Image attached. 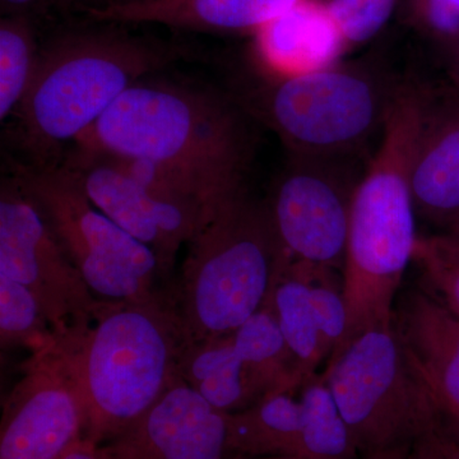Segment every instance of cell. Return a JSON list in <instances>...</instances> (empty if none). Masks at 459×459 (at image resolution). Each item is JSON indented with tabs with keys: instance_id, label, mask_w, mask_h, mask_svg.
Returning <instances> with one entry per match:
<instances>
[{
	"instance_id": "8",
	"label": "cell",
	"mask_w": 459,
	"mask_h": 459,
	"mask_svg": "<svg viewBox=\"0 0 459 459\" xmlns=\"http://www.w3.org/2000/svg\"><path fill=\"white\" fill-rule=\"evenodd\" d=\"M400 87L367 68L334 65L295 77L265 75L246 98H234L279 135L289 153L351 157L383 132Z\"/></svg>"
},
{
	"instance_id": "4",
	"label": "cell",
	"mask_w": 459,
	"mask_h": 459,
	"mask_svg": "<svg viewBox=\"0 0 459 459\" xmlns=\"http://www.w3.org/2000/svg\"><path fill=\"white\" fill-rule=\"evenodd\" d=\"M86 409V437L107 444L179 377L186 347L171 291L144 301L102 300L81 333L57 340Z\"/></svg>"
},
{
	"instance_id": "31",
	"label": "cell",
	"mask_w": 459,
	"mask_h": 459,
	"mask_svg": "<svg viewBox=\"0 0 459 459\" xmlns=\"http://www.w3.org/2000/svg\"><path fill=\"white\" fill-rule=\"evenodd\" d=\"M133 2H142V0H99L98 4H120V3H133ZM96 5H92V7H96Z\"/></svg>"
},
{
	"instance_id": "3",
	"label": "cell",
	"mask_w": 459,
	"mask_h": 459,
	"mask_svg": "<svg viewBox=\"0 0 459 459\" xmlns=\"http://www.w3.org/2000/svg\"><path fill=\"white\" fill-rule=\"evenodd\" d=\"M424 102V91L401 87L373 161L355 190L342 268L347 328L337 351L368 329L394 325L395 301L419 238L410 171Z\"/></svg>"
},
{
	"instance_id": "17",
	"label": "cell",
	"mask_w": 459,
	"mask_h": 459,
	"mask_svg": "<svg viewBox=\"0 0 459 459\" xmlns=\"http://www.w3.org/2000/svg\"><path fill=\"white\" fill-rule=\"evenodd\" d=\"M305 0H142L81 9L82 20L193 32H256Z\"/></svg>"
},
{
	"instance_id": "34",
	"label": "cell",
	"mask_w": 459,
	"mask_h": 459,
	"mask_svg": "<svg viewBox=\"0 0 459 459\" xmlns=\"http://www.w3.org/2000/svg\"><path fill=\"white\" fill-rule=\"evenodd\" d=\"M455 80H457L458 91H459V60H458L457 68H455Z\"/></svg>"
},
{
	"instance_id": "7",
	"label": "cell",
	"mask_w": 459,
	"mask_h": 459,
	"mask_svg": "<svg viewBox=\"0 0 459 459\" xmlns=\"http://www.w3.org/2000/svg\"><path fill=\"white\" fill-rule=\"evenodd\" d=\"M3 166L38 205L99 299L144 301L171 291L155 253L100 211L65 162H30L7 156Z\"/></svg>"
},
{
	"instance_id": "28",
	"label": "cell",
	"mask_w": 459,
	"mask_h": 459,
	"mask_svg": "<svg viewBox=\"0 0 459 459\" xmlns=\"http://www.w3.org/2000/svg\"><path fill=\"white\" fill-rule=\"evenodd\" d=\"M59 459H107L104 446L83 437L68 449Z\"/></svg>"
},
{
	"instance_id": "9",
	"label": "cell",
	"mask_w": 459,
	"mask_h": 459,
	"mask_svg": "<svg viewBox=\"0 0 459 459\" xmlns=\"http://www.w3.org/2000/svg\"><path fill=\"white\" fill-rule=\"evenodd\" d=\"M0 273L35 295L57 340L89 327L102 303L66 255L38 205L5 169L0 184Z\"/></svg>"
},
{
	"instance_id": "11",
	"label": "cell",
	"mask_w": 459,
	"mask_h": 459,
	"mask_svg": "<svg viewBox=\"0 0 459 459\" xmlns=\"http://www.w3.org/2000/svg\"><path fill=\"white\" fill-rule=\"evenodd\" d=\"M232 458L360 459L322 374L229 415Z\"/></svg>"
},
{
	"instance_id": "18",
	"label": "cell",
	"mask_w": 459,
	"mask_h": 459,
	"mask_svg": "<svg viewBox=\"0 0 459 459\" xmlns=\"http://www.w3.org/2000/svg\"><path fill=\"white\" fill-rule=\"evenodd\" d=\"M179 376L226 413L249 409L277 392L294 391L285 379L247 355L231 332L186 343Z\"/></svg>"
},
{
	"instance_id": "26",
	"label": "cell",
	"mask_w": 459,
	"mask_h": 459,
	"mask_svg": "<svg viewBox=\"0 0 459 459\" xmlns=\"http://www.w3.org/2000/svg\"><path fill=\"white\" fill-rule=\"evenodd\" d=\"M427 16L437 31L453 35L459 31V0H427Z\"/></svg>"
},
{
	"instance_id": "33",
	"label": "cell",
	"mask_w": 459,
	"mask_h": 459,
	"mask_svg": "<svg viewBox=\"0 0 459 459\" xmlns=\"http://www.w3.org/2000/svg\"><path fill=\"white\" fill-rule=\"evenodd\" d=\"M244 459H307L301 457H262V458H244Z\"/></svg>"
},
{
	"instance_id": "22",
	"label": "cell",
	"mask_w": 459,
	"mask_h": 459,
	"mask_svg": "<svg viewBox=\"0 0 459 459\" xmlns=\"http://www.w3.org/2000/svg\"><path fill=\"white\" fill-rule=\"evenodd\" d=\"M57 338L35 295L18 281L0 273V343L40 351Z\"/></svg>"
},
{
	"instance_id": "32",
	"label": "cell",
	"mask_w": 459,
	"mask_h": 459,
	"mask_svg": "<svg viewBox=\"0 0 459 459\" xmlns=\"http://www.w3.org/2000/svg\"><path fill=\"white\" fill-rule=\"evenodd\" d=\"M446 237L451 238L452 243L459 249V235H446Z\"/></svg>"
},
{
	"instance_id": "25",
	"label": "cell",
	"mask_w": 459,
	"mask_h": 459,
	"mask_svg": "<svg viewBox=\"0 0 459 459\" xmlns=\"http://www.w3.org/2000/svg\"><path fill=\"white\" fill-rule=\"evenodd\" d=\"M72 8L77 11V0H0L2 16L22 14L36 21L51 12H65Z\"/></svg>"
},
{
	"instance_id": "10",
	"label": "cell",
	"mask_w": 459,
	"mask_h": 459,
	"mask_svg": "<svg viewBox=\"0 0 459 459\" xmlns=\"http://www.w3.org/2000/svg\"><path fill=\"white\" fill-rule=\"evenodd\" d=\"M359 181L350 157L289 153L265 202L290 261L342 273Z\"/></svg>"
},
{
	"instance_id": "12",
	"label": "cell",
	"mask_w": 459,
	"mask_h": 459,
	"mask_svg": "<svg viewBox=\"0 0 459 459\" xmlns=\"http://www.w3.org/2000/svg\"><path fill=\"white\" fill-rule=\"evenodd\" d=\"M7 395L0 459H59L86 437V409L74 368L59 341L32 352Z\"/></svg>"
},
{
	"instance_id": "29",
	"label": "cell",
	"mask_w": 459,
	"mask_h": 459,
	"mask_svg": "<svg viewBox=\"0 0 459 459\" xmlns=\"http://www.w3.org/2000/svg\"><path fill=\"white\" fill-rule=\"evenodd\" d=\"M407 459H449L444 451L439 435H429L412 449Z\"/></svg>"
},
{
	"instance_id": "24",
	"label": "cell",
	"mask_w": 459,
	"mask_h": 459,
	"mask_svg": "<svg viewBox=\"0 0 459 459\" xmlns=\"http://www.w3.org/2000/svg\"><path fill=\"white\" fill-rule=\"evenodd\" d=\"M395 0H329L325 7L344 44L373 39L394 13Z\"/></svg>"
},
{
	"instance_id": "16",
	"label": "cell",
	"mask_w": 459,
	"mask_h": 459,
	"mask_svg": "<svg viewBox=\"0 0 459 459\" xmlns=\"http://www.w3.org/2000/svg\"><path fill=\"white\" fill-rule=\"evenodd\" d=\"M416 217L459 235V91L425 93L410 171Z\"/></svg>"
},
{
	"instance_id": "6",
	"label": "cell",
	"mask_w": 459,
	"mask_h": 459,
	"mask_svg": "<svg viewBox=\"0 0 459 459\" xmlns=\"http://www.w3.org/2000/svg\"><path fill=\"white\" fill-rule=\"evenodd\" d=\"M360 459H407L448 415L394 325L362 332L322 373Z\"/></svg>"
},
{
	"instance_id": "19",
	"label": "cell",
	"mask_w": 459,
	"mask_h": 459,
	"mask_svg": "<svg viewBox=\"0 0 459 459\" xmlns=\"http://www.w3.org/2000/svg\"><path fill=\"white\" fill-rule=\"evenodd\" d=\"M394 325L404 349L439 395L459 416V318L422 287L398 295Z\"/></svg>"
},
{
	"instance_id": "20",
	"label": "cell",
	"mask_w": 459,
	"mask_h": 459,
	"mask_svg": "<svg viewBox=\"0 0 459 459\" xmlns=\"http://www.w3.org/2000/svg\"><path fill=\"white\" fill-rule=\"evenodd\" d=\"M255 53L267 77H295L334 65L343 49L325 4L305 0L255 33Z\"/></svg>"
},
{
	"instance_id": "13",
	"label": "cell",
	"mask_w": 459,
	"mask_h": 459,
	"mask_svg": "<svg viewBox=\"0 0 459 459\" xmlns=\"http://www.w3.org/2000/svg\"><path fill=\"white\" fill-rule=\"evenodd\" d=\"M59 160L77 175L100 211L155 253L171 283L178 253L214 208L160 195L133 179L110 156L78 143L66 148Z\"/></svg>"
},
{
	"instance_id": "21",
	"label": "cell",
	"mask_w": 459,
	"mask_h": 459,
	"mask_svg": "<svg viewBox=\"0 0 459 459\" xmlns=\"http://www.w3.org/2000/svg\"><path fill=\"white\" fill-rule=\"evenodd\" d=\"M41 42L35 18H0V120L12 119L26 98L38 68Z\"/></svg>"
},
{
	"instance_id": "14",
	"label": "cell",
	"mask_w": 459,
	"mask_h": 459,
	"mask_svg": "<svg viewBox=\"0 0 459 459\" xmlns=\"http://www.w3.org/2000/svg\"><path fill=\"white\" fill-rule=\"evenodd\" d=\"M229 415L179 376L141 418L102 446L107 459H234Z\"/></svg>"
},
{
	"instance_id": "15",
	"label": "cell",
	"mask_w": 459,
	"mask_h": 459,
	"mask_svg": "<svg viewBox=\"0 0 459 459\" xmlns=\"http://www.w3.org/2000/svg\"><path fill=\"white\" fill-rule=\"evenodd\" d=\"M307 263H286L270 300L303 383L342 343L347 328L342 277Z\"/></svg>"
},
{
	"instance_id": "30",
	"label": "cell",
	"mask_w": 459,
	"mask_h": 459,
	"mask_svg": "<svg viewBox=\"0 0 459 459\" xmlns=\"http://www.w3.org/2000/svg\"><path fill=\"white\" fill-rule=\"evenodd\" d=\"M99 0H77V11L86 7H92V5L98 4Z\"/></svg>"
},
{
	"instance_id": "23",
	"label": "cell",
	"mask_w": 459,
	"mask_h": 459,
	"mask_svg": "<svg viewBox=\"0 0 459 459\" xmlns=\"http://www.w3.org/2000/svg\"><path fill=\"white\" fill-rule=\"evenodd\" d=\"M412 262L429 294L459 318V249L446 235L419 237Z\"/></svg>"
},
{
	"instance_id": "27",
	"label": "cell",
	"mask_w": 459,
	"mask_h": 459,
	"mask_svg": "<svg viewBox=\"0 0 459 459\" xmlns=\"http://www.w3.org/2000/svg\"><path fill=\"white\" fill-rule=\"evenodd\" d=\"M437 435L448 458L459 459V416L448 412Z\"/></svg>"
},
{
	"instance_id": "2",
	"label": "cell",
	"mask_w": 459,
	"mask_h": 459,
	"mask_svg": "<svg viewBox=\"0 0 459 459\" xmlns=\"http://www.w3.org/2000/svg\"><path fill=\"white\" fill-rule=\"evenodd\" d=\"M128 27L82 20L41 42L31 87L9 126L14 159H59L133 84L186 57L180 45Z\"/></svg>"
},
{
	"instance_id": "5",
	"label": "cell",
	"mask_w": 459,
	"mask_h": 459,
	"mask_svg": "<svg viewBox=\"0 0 459 459\" xmlns=\"http://www.w3.org/2000/svg\"><path fill=\"white\" fill-rule=\"evenodd\" d=\"M186 247L172 285L186 343L240 327L270 300L289 262L267 202L247 188L217 205Z\"/></svg>"
},
{
	"instance_id": "1",
	"label": "cell",
	"mask_w": 459,
	"mask_h": 459,
	"mask_svg": "<svg viewBox=\"0 0 459 459\" xmlns=\"http://www.w3.org/2000/svg\"><path fill=\"white\" fill-rule=\"evenodd\" d=\"M249 117L234 96L157 74L133 84L74 143L162 166L217 205L247 188Z\"/></svg>"
}]
</instances>
